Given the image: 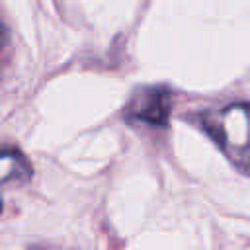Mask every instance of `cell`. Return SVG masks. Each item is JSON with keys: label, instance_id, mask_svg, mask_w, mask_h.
<instances>
[{"label": "cell", "instance_id": "cell-1", "mask_svg": "<svg viewBox=\"0 0 250 250\" xmlns=\"http://www.w3.org/2000/svg\"><path fill=\"white\" fill-rule=\"evenodd\" d=\"M203 127L236 166L250 170V113L246 107L230 105L221 117L205 119Z\"/></svg>", "mask_w": 250, "mask_h": 250}, {"label": "cell", "instance_id": "cell-2", "mask_svg": "<svg viewBox=\"0 0 250 250\" xmlns=\"http://www.w3.org/2000/svg\"><path fill=\"white\" fill-rule=\"evenodd\" d=\"M172 98L166 88H146L131 98L125 113L133 121H141L152 127H166L170 119Z\"/></svg>", "mask_w": 250, "mask_h": 250}, {"label": "cell", "instance_id": "cell-3", "mask_svg": "<svg viewBox=\"0 0 250 250\" xmlns=\"http://www.w3.org/2000/svg\"><path fill=\"white\" fill-rule=\"evenodd\" d=\"M23 166H25V160L20 154H16V152L0 154V182L10 180L14 176H21Z\"/></svg>", "mask_w": 250, "mask_h": 250}, {"label": "cell", "instance_id": "cell-4", "mask_svg": "<svg viewBox=\"0 0 250 250\" xmlns=\"http://www.w3.org/2000/svg\"><path fill=\"white\" fill-rule=\"evenodd\" d=\"M4 43H6V27H4V23L0 20V49L4 47Z\"/></svg>", "mask_w": 250, "mask_h": 250}, {"label": "cell", "instance_id": "cell-5", "mask_svg": "<svg viewBox=\"0 0 250 250\" xmlns=\"http://www.w3.org/2000/svg\"><path fill=\"white\" fill-rule=\"evenodd\" d=\"M0 209H2V201H0Z\"/></svg>", "mask_w": 250, "mask_h": 250}]
</instances>
